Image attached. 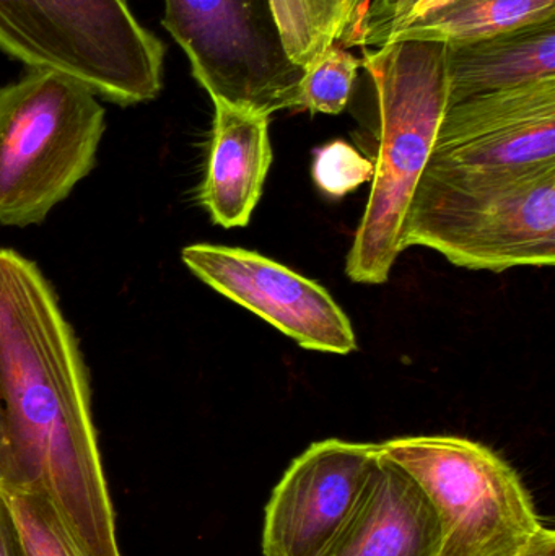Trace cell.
I'll use <instances>...</instances> for the list:
<instances>
[{"label": "cell", "instance_id": "1", "mask_svg": "<svg viewBox=\"0 0 555 556\" xmlns=\"http://www.w3.org/2000/svg\"><path fill=\"white\" fill-rule=\"evenodd\" d=\"M0 404L2 486L45 496L81 556H123L77 339L51 285L12 250H0Z\"/></svg>", "mask_w": 555, "mask_h": 556}, {"label": "cell", "instance_id": "11", "mask_svg": "<svg viewBox=\"0 0 555 556\" xmlns=\"http://www.w3.org/2000/svg\"><path fill=\"white\" fill-rule=\"evenodd\" d=\"M442 525L419 482L378 456L351 515L319 556H439Z\"/></svg>", "mask_w": 555, "mask_h": 556}, {"label": "cell", "instance_id": "22", "mask_svg": "<svg viewBox=\"0 0 555 556\" xmlns=\"http://www.w3.org/2000/svg\"><path fill=\"white\" fill-rule=\"evenodd\" d=\"M0 556H13L12 531H10L9 515L0 496Z\"/></svg>", "mask_w": 555, "mask_h": 556}, {"label": "cell", "instance_id": "15", "mask_svg": "<svg viewBox=\"0 0 555 556\" xmlns=\"http://www.w3.org/2000/svg\"><path fill=\"white\" fill-rule=\"evenodd\" d=\"M367 0H269L287 59L303 68L316 54L341 45Z\"/></svg>", "mask_w": 555, "mask_h": 556}, {"label": "cell", "instance_id": "10", "mask_svg": "<svg viewBox=\"0 0 555 556\" xmlns=\"http://www.w3.org/2000/svg\"><path fill=\"white\" fill-rule=\"evenodd\" d=\"M378 444L325 440L303 451L266 506L264 556H319L357 503Z\"/></svg>", "mask_w": 555, "mask_h": 556}, {"label": "cell", "instance_id": "9", "mask_svg": "<svg viewBox=\"0 0 555 556\" xmlns=\"http://www.w3.org/2000/svg\"><path fill=\"white\" fill-rule=\"evenodd\" d=\"M429 163L507 172L555 165V77L449 104Z\"/></svg>", "mask_w": 555, "mask_h": 556}, {"label": "cell", "instance_id": "19", "mask_svg": "<svg viewBox=\"0 0 555 556\" xmlns=\"http://www.w3.org/2000/svg\"><path fill=\"white\" fill-rule=\"evenodd\" d=\"M420 0H367L352 28L342 39V48H380L403 28Z\"/></svg>", "mask_w": 555, "mask_h": 556}, {"label": "cell", "instance_id": "17", "mask_svg": "<svg viewBox=\"0 0 555 556\" xmlns=\"http://www.w3.org/2000/svg\"><path fill=\"white\" fill-rule=\"evenodd\" d=\"M361 59L339 45L329 46L303 67L299 84L300 110L339 114L351 100Z\"/></svg>", "mask_w": 555, "mask_h": 556}, {"label": "cell", "instance_id": "20", "mask_svg": "<svg viewBox=\"0 0 555 556\" xmlns=\"http://www.w3.org/2000/svg\"><path fill=\"white\" fill-rule=\"evenodd\" d=\"M517 556H555V532L544 526L537 538Z\"/></svg>", "mask_w": 555, "mask_h": 556}, {"label": "cell", "instance_id": "5", "mask_svg": "<svg viewBox=\"0 0 555 556\" xmlns=\"http://www.w3.org/2000/svg\"><path fill=\"white\" fill-rule=\"evenodd\" d=\"M0 51L123 106L163 88L165 45L127 0H0Z\"/></svg>", "mask_w": 555, "mask_h": 556}, {"label": "cell", "instance_id": "3", "mask_svg": "<svg viewBox=\"0 0 555 556\" xmlns=\"http://www.w3.org/2000/svg\"><path fill=\"white\" fill-rule=\"evenodd\" d=\"M429 248L469 270L555 264V165L507 169L429 163L404 225V250Z\"/></svg>", "mask_w": 555, "mask_h": 556}, {"label": "cell", "instance_id": "12", "mask_svg": "<svg viewBox=\"0 0 555 556\" xmlns=\"http://www.w3.org/2000/svg\"><path fill=\"white\" fill-rule=\"evenodd\" d=\"M214 124L199 201L225 230L247 227L273 165L269 116L212 98Z\"/></svg>", "mask_w": 555, "mask_h": 556}, {"label": "cell", "instance_id": "8", "mask_svg": "<svg viewBox=\"0 0 555 556\" xmlns=\"http://www.w3.org/2000/svg\"><path fill=\"white\" fill-rule=\"evenodd\" d=\"M181 261L199 280L313 352L358 349L348 314L325 287L254 251L191 244Z\"/></svg>", "mask_w": 555, "mask_h": 556}, {"label": "cell", "instance_id": "16", "mask_svg": "<svg viewBox=\"0 0 555 556\" xmlns=\"http://www.w3.org/2000/svg\"><path fill=\"white\" fill-rule=\"evenodd\" d=\"M9 515L13 556H81L45 496L0 486Z\"/></svg>", "mask_w": 555, "mask_h": 556}, {"label": "cell", "instance_id": "21", "mask_svg": "<svg viewBox=\"0 0 555 556\" xmlns=\"http://www.w3.org/2000/svg\"><path fill=\"white\" fill-rule=\"evenodd\" d=\"M10 472L9 440H7L5 415L0 404V486L7 482Z\"/></svg>", "mask_w": 555, "mask_h": 556}, {"label": "cell", "instance_id": "4", "mask_svg": "<svg viewBox=\"0 0 555 556\" xmlns=\"http://www.w3.org/2000/svg\"><path fill=\"white\" fill-rule=\"evenodd\" d=\"M106 129L97 94L80 81L29 68L0 87V225L29 227L93 169Z\"/></svg>", "mask_w": 555, "mask_h": 556}, {"label": "cell", "instance_id": "14", "mask_svg": "<svg viewBox=\"0 0 555 556\" xmlns=\"http://www.w3.org/2000/svg\"><path fill=\"white\" fill-rule=\"evenodd\" d=\"M555 20V0H420L391 41H469Z\"/></svg>", "mask_w": 555, "mask_h": 556}, {"label": "cell", "instance_id": "18", "mask_svg": "<svg viewBox=\"0 0 555 556\" xmlns=\"http://www.w3.org/2000/svg\"><path fill=\"white\" fill-rule=\"evenodd\" d=\"M374 162L344 140L323 146L313 160V179L331 198H344L374 178Z\"/></svg>", "mask_w": 555, "mask_h": 556}, {"label": "cell", "instance_id": "6", "mask_svg": "<svg viewBox=\"0 0 555 556\" xmlns=\"http://www.w3.org/2000/svg\"><path fill=\"white\" fill-rule=\"evenodd\" d=\"M429 495L442 525L439 556H517L544 528L517 470L459 437H404L378 444Z\"/></svg>", "mask_w": 555, "mask_h": 556}, {"label": "cell", "instance_id": "7", "mask_svg": "<svg viewBox=\"0 0 555 556\" xmlns=\"http://www.w3.org/2000/svg\"><path fill=\"white\" fill-rule=\"evenodd\" d=\"M163 25L209 97L269 117L300 110L303 68L283 52L269 0H165Z\"/></svg>", "mask_w": 555, "mask_h": 556}, {"label": "cell", "instance_id": "13", "mask_svg": "<svg viewBox=\"0 0 555 556\" xmlns=\"http://www.w3.org/2000/svg\"><path fill=\"white\" fill-rule=\"evenodd\" d=\"M450 103L555 77V20L446 45Z\"/></svg>", "mask_w": 555, "mask_h": 556}, {"label": "cell", "instance_id": "2", "mask_svg": "<svg viewBox=\"0 0 555 556\" xmlns=\"http://www.w3.org/2000/svg\"><path fill=\"white\" fill-rule=\"evenodd\" d=\"M362 51L361 67L377 94L380 134L374 185L345 274L354 283L381 285L406 251L404 225L449 108L446 45L404 39Z\"/></svg>", "mask_w": 555, "mask_h": 556}]
</instances>
